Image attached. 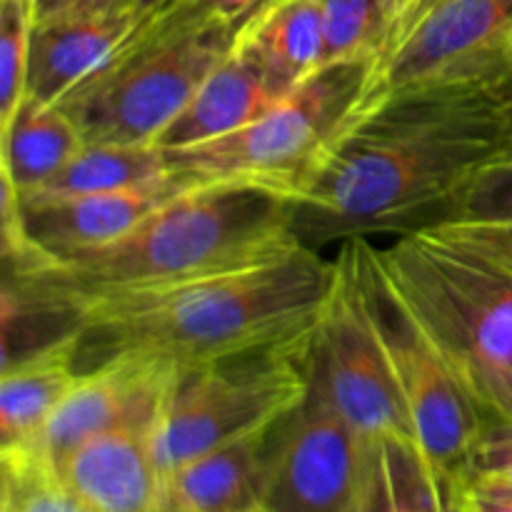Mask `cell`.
Returning a JSON list of instances; mask_svg holds the SVG:
<instances>
[{"label": "cell", "instance_id": "obj_1", "mask_svg": "<svg viewBox=\"0 0 512 512\" xmlns=\"http://www.w3.org/2000/svg\"><path fill=\"white\" fill-rule=\"evenodd\" d=\"M510 130L512 60L350 110L295 193V230L318 248L438 223Z\"/></svg>", "mask_w": 512, "mask_h": 512}, {"label": "cell", "instance_id": "obj_2", "mask_svg": "<svg viewBox=\"0 0 512 512\" xmlns=\"http://www.w3.org/2000/svg\"><path fill=\"white\" fill-rule=\"evenodd\" d=\"M303 245L293 200L258 185L185 188L113 243L58 263L8 265L3 333L38 320L53 338L75 330L78 305L275 258Z\"/></svg>", "mask_w": 512, "mask_h": 512}, {"label": "cell", "instance_id": "obj_3", "mask_svg": "<svg viewBox=\"0 0 512 512\" xmlns=\"http://www.w3.org/2000/svg\"><path fill=\"white\" fill-rule=\"evenodd\" d=\"M338 260L298 245L275 258L78 305L80 368L145 353L178 370L270 348L318 328Z\"/></svg>", "mask_w": 512, "mask_h": 512}, {"label": "cell", "instance_id": "obj_4", "mask_svg": "<svg viewBox=\"0 0 512 512\" xmlns=\"http://www.w3.org/2000/svg\"><path fill=\"white\" fill-rule=\"evenodd\" d=\"M378 255L485 420L512 423V270L440 225L400 233Z\"/></svg>", "mask_w": 512, "mask_h": 512}, {"label": "cell", "instance_id": "obj_5", "mask_svg": "<svg viewBox=\"0 0 512 512\" xmlns=\"http://www.w3.org/2000/svg\"><path fill=\"white\" fill-rule=\"evenodd\" d=\"M235 30L198 0H160L113 58L58 105L85 143H158L230 53Z\"/></svg>", "mask_w": 512, "mask_h": 512}, {"label": "cell", "instance_id": "obj_6", "mask_svg": "<svg viewBox=\"0 0 512 512\" xmlns=\"http://www.w3.org/2000/svg\"><path fill=\"white\" fill-rule=\"evenodd\" d=\"M315 333L178 370L155 420L163 473L288 418L313 385Z\"/></svg>", "mask_w": 512, "mask_h": 512}, {"label": "cell", "instance_id": "obj_7", "mask_svg": "<svg viewBox=\"0 0 512 512\" xmlns=\"http://www.w3.org/2000/svg\"><path fill=\"white\" fill-rule=\"evenodd\" d=\"M365 73L368 63L330 65L253 123L208 143L165 150L170 180L183 190L258 185L293 200L355 108Z\"/></svg>", "mask_w": 512, "mask_h": 512}, {"label": "cell", "instance_id": "obj_8", "mask_svg": "<svg viewBox=\"0 0 512 512\" xmlns=\"http://www.w3.org/2000/svg\"><path fill=\"white\" fill-rule=\"evenodd\" d=\"M360 293L408 408L415 443L445 480L458 478L485 425L413 310L405 305L368 238H350Z\"/></svg>", "mask_w": 512, "mask_h": 512}, {"label": "cell", "instance_id": "obj_9", "mask_svg": "<svg viewBox=\"0 0 512 512\" xmlns=\"http://www.w3.org/2000/svg\"><path fill=\"white\" fill-rule=\"evenodd\" d=\"M512 60V0H403L353 110Z\"/></svg>", "mask_w": 512, "mask_h": 512}, {"label": "cell", "instance_id": "obj_10", "mask_svg": "<svg viewBox=\"0 0 512 512\" xmlns=\"http://www.w3.org/2000/svg\"><path fill=\"white\" fill-rule=\"evenodd\" d=\"M335 260L338 278L315 333L313 385L365 438L415 440L408 408L360 293L350 240H343Z\"/></svg>", "mask_w": 512, "mask_h": 512}, {"label": "cell", "instance_id": "obj_11", "mask_svg": "<svg viewBox=\"0 0 512 512\" xmlns=\"http://www.w3.org/2000/svg\"><path fill=\"white\" fill-rule=\"evenodd\" d=\"M375 443L310 385L270 438L265 512H360L373 475Z\"/></svg>", "mask_w": 512, "mask_h": 512}, {"label": "cell", "instance_id": "obj_12", "mask_svg": "<svg viewBox=\"0 0 512 512\" xmlns=\"http://www.w3.org/2000/svg\"><path fill=\"white\" fill-rule=\"evenodd\" d=\"M178 190L183 188L168 178L115 193L0 195L5 260L58 263L113 243Z\"/></svg>", "mask_w": 512, "mask_h": 512}, {"label": "cell", "instance_id": "obj_13", "mask_svg": "<svg viewBox=\"0 0 512 512\" xmlns=\"http://www.w3.org/2000/svg\"><path fill=\"white\" fill-rule=\"evenodd\" d=\"M178 368L145 353H115L83 370L43 435L53 463L85 440L120 425L153 420Z\"/></svg>", "mask_w": 512, "mask_h": 512}, {"label": "cell", "instance_id": "obj_14", "mask_svg": "<svg viewBox=\"0 0 512 512\" xmlns=\"http://www.w3.org/2000/svg\"><path fill=\"white\" fill-rule=\"evenodd\" d=\"M155 420L95 435L55 463L80 512H163Z\"/></svg>", "mask_w": 512, "mask_h": 512}, {"label": "cell", "instance_id": "obj_15", "mask_svg": "<svg viewBox=\"0 0 512 512\" xmlns=\"http://www.w3.org/2000/svg\"><path fill=\"white\" fill-rule=\"evenodd\" d=\"M160 0H125L108 10L35 23L30 43L28 95L60 103L75 85L103 68L143 25Z\"/></svg>", "mask_w": 512, "mask_h": 512}, {"label": "cell", "instance_id": "obj_16", "mask_svg": "<svg viewBox=\"0 0 512 512\" xmlns=\"http://www.w3.org/2000/svg\"><path fill=\"white\" fill-rule=\"evenodd\" d=\"M288 85L243 43L235 40L223 63L205 78L198 93L160 135L163 150L188 148L223 138L273 108L290 93Z\"/></svg>", "mask_w": 512, "mask_h": 512}, {"label": "cell", "instance_id": "obj_17", "mask_svg": "<svg viewBox=\"0 0 512 512\" xmlns=\"http://www.w3.org/2000/svg\"><path fill=\"white\" fill-rule=\"evenodd\" d=\"M273 430L220 445L165 473L163 512L263 510Z\"/></svg>", "mask_w": 512, "mask_h": 512}, {"label": "cell", "instance_id": "obj_18", "mask_svg": "<svg viewBox=\"0 0 512 512\" xmlns=\"http://www.w3.org/2000/svg\"><path fill=\"white\" fill-rule=\"evenodd\" d=\"M80 375L83 368H80L78 330L3 363L0 370L3 448L43 443L45 428Z\"/></svg>", "mask_w": 512, "mask_h": 512}, {"label": "cell", "instance_id": "obj_19", "mask_svg": "<svg viewBox=\"0 0 512 512\" xmlns=\"http://www.w3.org/2000/svg\"><path fill=\"white\" fill-rule=\"evenodd\" d=\"M85 145L78 125L58 103L25 98L13 123L0 133L3 195L40 190Z\"/></svg>", "mask_w": 512, "mask_h": 512}, {"label": "cell", "instance_id": "obj_20", "mask_svg": "<svg viewBox=\"0 0 512 512\" xmlns=\"http://www.w3.org/2000/svg\"><path fill=\"white\" fill-rule=\"evenodd\" d=\"M235 40L253 50L288 88L330 68L320 0H270L240 23Z\"/></svg>", "mask_w": 512, "mask_h": 512}, {"label": "cell", "instance_id": "obj_21", "mask_svg": "<svg viewBox=\"0 0 512 512\" xmlns=\"http://www.w3.org/2000/svg\"><path fill=\"white\" fill-rule=\"evenodd\" d=\"M168 178V160L158 143H85L65 168L33 193H115Z\"/></svg>", "mask_w": 512, "mask_h": 512}, {"label": "cell", "instance_id": "obj_22", "mask_svg": "<svg viewBox=\"0 0 512 512\" xmlns=\"http://www.w3.org/2000/svg\"><path fill=\"white\" fill-rule=\"evenodd\" d=\"M360 512H448L445 478L415 440H378Z\"/></svg>", "mask_w": 512, "mask_h": 512}, {"label": "cell", "instance_id": "obj_23", "mask_svg": "<svg viewBox=\"0 0 512 512\" xmlns=\"http://www.w3.org/2000/svg\"><path fill=\"white\" fill-rule=\"evenodd\" d=\"M403 0H320L325 63H370Z\"/></svg>", "mask_w": 512, "mask_h": 512}, {"label": "cell", "instance_id": "obj_24", "mask_svg": "<svg viewBox=\"0 0 512 512\" xmlns=\"http://www.w3.org/2000/svg\"><path fill=\"white\" fill-rule=\"evenodd\" d=\"M0 512H80L43 445L0 450Z\"/></svg>", "mask_w": 512, "mask_h": 512}, {"label": "cell", "instance_id": "obj_25", "mask_svg": "<svg viewBox=\"0 0 512 512\" xmlns=\"http://www.w3.org/2000/svg\"><path fill=\"white\" fill-rule=\"evenodd\" d=\"M33 28V0H0V133L28 98Z\"/></svg>", "mask_w": 512, "mask_h": 512}, {"label": "cell", "instance_id": "obj_26", "mask_svg": "<svg viewBox=\"0 0 512 512\" xmlns=\"http://www.w3.org/2000/svg\"><path fill=\"white\" fill-rule=\"evenodd\" d=\"M443 220H512V130L475 170Z\"/></svg>", "mask_w": 512, "mask_h": 512}, {"label": "cell", "instance_id": "obj_27", "mask_svg": "<svg viewBox=\"0 0 512 512\" xmlns=\"http://www.w3.org/2000/svg\"><path fill=\"white\" fill-rule=\"evenodd\" d=\"M460 475L485 485L512 488V423L485 420Z\"/></svg>", "mask_w": 512, "mask_h": 512}, {"label": "cell", "instance_id": "obj_28", "mask_svg": "<svg viewBox=\"0 0 512 512\" xmlns=\"http://www.w3.org/2000/svg\"><path fill=\"white\" fill-rule=\"evenodd\" d=\"M433 225L512 270V220H440Z\"/></svg>", "mask_w": 512, "mask_h": 512}, {"label": "cell", "instance_id": "obj_29", "mask_svg": "<svg viewBox=\"0 0 512 512\" xmlns=\"http://www.w3.org/2000/svg\"><path fill=\"white\" fill-rule=\"evenodd\" d=\"M448 512H512V493L495 485L478 483L465 475L445 480Z\"/></svg>", "mask_w": 512, "mask_h": 512}, {"label": "cell", "instance_id": "obj_30", "mask_svg": "<svg viewBox=\"0 0 512 512\" xmlns=\"http://www.w3.org/2000/svg\"><path fill=\"white\" fill-rule=\"evenodd\" d=\"M125 0H33L35 23H48V20L70 18V15H88L108 10Z\"/></svg>", "mask_w": 512, "mask_h": 512}, {"label": "cell", "instance_id": "obj_31", "mask_svg": "<svg viewBox=\"0 0 512 512\" xmlns=\"http://www.w3.org/2000/svg\"><path fill=\"white\" fill-rule=\"evenodd\" d=\"M198 3L213 18L223 20V23L233 25V28H240V23H245L250 15L258 13L270 0H198Z\"/></svg>", "mask_w": 512, "mask_h": 512}, {"label": "cell", "instance_id": "obj_32", "mask_svg": "<svg viewBox=\"0 0 512 512\" xmlns=\"http://www.w3.org/2000/svg\"><path fill=\"white\" fill-rule=\"evenodd\" d=\"M495 488H498V485H495ZM505 490H510V493H512V488H505Z\"/></svg>", "mask_w": 512, "mask_h": 512}, {"label": "cell", "instance_id": "obj_33", "mask_svg": "<svg viewBox=\"0 0 512 512\" xmlns=\"http://www.w3.org/2000/svg\"><path fill=\"white\" fill-rule=\"evenodd\" d=\"M260 512H265V510H260Z\"/></svg>", "mask_w": 512, "mask_h": 512}]
</instances>
